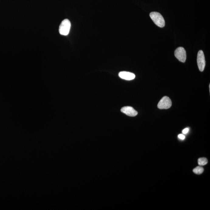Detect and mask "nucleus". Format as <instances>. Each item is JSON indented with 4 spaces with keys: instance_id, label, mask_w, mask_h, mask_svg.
I'll return each mask as SVG.
<instances>
[{
    "instance_id": "f257e3e1",
    "label": "nucleus",
    "mask_w": 210,
    "mask_h": 210,
    "mask_svg": "<svg viewBox=\"0 0 210 210\" xmlns=\"http://www.w3.org/2000/svg\"><path fill=\"white\" fill-rule=\"evenodd\" d=\"M150 15L153 22L157 26L161 28L164 27L165 26L164 19L159 12H152L150 13Z\"/></svg>"
},
{
    "instance_id": "f03ea898",
    "label": "nucleus",
    "mask_w": 210,
    "mask_h": 210,
    "mask_svg": "<svg viewBox=\"0 0 210 210\" xmlns=\"http://www.w3.org/2000/svg\"><path fill=\"white\" fill-rule=\"evenodd\" d=\"M71 27V23L68 19H65L61 22L59 31L62 35L67 36L69 34Z\"/></svg>"
},
{
    "instance_id": "7ed1b4c3",
    "label": "nucleus",
    "mask_w": 210,
    "mask_h": 210,
    "mask_svg": "<svg viewBox=\"0 0 210 210\" xmlns=\"http://www.w3.org/2000/svg\"><path fill=\"white\" fill-rule=\"evenodd\" d=\"M172 101L169 97L165 96L161 99L158 104L160 109H168L172 106Z\"/></svg>"
},
{
    "instance_id": "20e7f679",
    "label": "nucleus",
    "mask_w": 210,
    "mask_h": 210,
    "mask_svg": "<svg viewBox=\"0 0 210 210\" xmlns=\"http://www.w3.org/2000/svg\"><path fill=\"white\" fill-rule=\"evenodd\" d=\"M174 55L181 62H185L186 58V51L183 47L177 48L175 51Z\"/></svg>"
},
{
    "instance_id": "39448f33",
    "label": "nucleus",
    "mask_w": 210,
    "mask_h": 210,
    "mask_svg": "<svg viewBox=\"0 0 210 210\" xmlns=\"http://www.w3.org/2000/svg\"><path fill=\"white\" fill-rule=\"evenodd\" d=\"M197 64L199 70L201 72L204 71L205 65V56L202 50L199 51L197 55Z\"/></svg>"
},
{
    "instance_id": "423d86ee",
    "label": "nucleus",
    "mask_w": 210,
    "mask_h": 210,
    "mask_svg": "<svg viewBox=\"0 0 210 210\" xmlns=\"http://www.w3.org/2000/svg\"><path fill=\"white\" fill-rule=\"evenodd\" d=\"M122 112L130 116H135L137 115L138 112L133 108L130 106L123 107L121 110Z\"/></svg>"
},
{
    "instance_id": "0eeeda50",
    "label": "nucleus",
    "mask_w": 210,
    "mask_h": 210,
    "mask_svg": "<svg viewBox=\"0 0 210 210\" xmlns=\"http://www.w3.org/2000/svg\"><path fill=\"white\" fill-rule=\"evenodd\" d=\"M119 76L121 78L126 80H133L136 77L134 74L126 71L120 72L119 73Z\"/></svg>"
},
{
    "instance_id": "6e6552de",
    "label": "nucleus",
    "mask_w": 210,
    "mask_h": 210,
    "mask_svg": "<svg viewBox=\"0 0 210 210\" xmlns=\"http://www.w3.org/2000/svg\"><path fill=\"white\" fill-rule=\"evenodd\" d=\"M204 169L202 167L198 166L196 167L193 170V172L197 174H201L204 172Z\"/></svg>"
},
{
    "instance_id": "1a4fd4ad",
    "label": "nucleus",
    "mask_w": 210,
    "mask_h": 210,
    "mask_svg": "<svg viewBox=\"0 0 210 210\" xmlns=\"http://www.w3.org/2000/svg\"><path fill=\"white\" fill-rule=\"evenodd\" d=\"M198 162V165L200 166H204L208 163V160L207 158H199Z\"/></svg>"
},
{
    "instance_id": "9d476101",
    "label": "nucleus",
    "mask_w": 210,
    "mask_h": 210,
    "mask_svg": "<svg viewBox=\"0 0 210 210\" xmlns=\"http://www.w3.org/2000/svg\"><path fill=\"white\" fill-rule=\"evenodd\" d=\"M178 137L181 140H184L185 138V136L182 134H179L178 136Z\"/></svg>"
},
{
    "instance_id": "9b49d317",
    "label": "nucleus",
    "mask_w": 210,
    "mask_h": 210,
    "mask_svg": "<svg viewBox=\"0 0 210 210\" xmlns=\"http://www.w3.org/2000/svg\"><path fill=\"white\" fill-rule=\"evenodd\" d=\"M189 131V129L188 128H186V129H184L183 131H182V133H183V134H186L188 133Z\"/></svg>"
}]
</instances>
